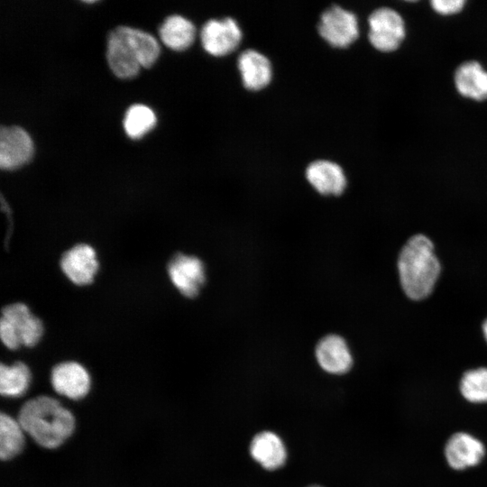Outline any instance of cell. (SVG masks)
<instances>
[{"label":"cell","instance_id":"obj_14","mask_svg":"<svg viewBox=\"0 0 487 487\" xmlns=\"http://www.w3.org/2000/svg\"><path fill=\"white\" fill-rule=\"evenodd\" d=\"M306 177L312 187L322 195H340L346 187L342 168L330 161H316L306 170Z\"/></svg>","mask_w":487,"mask_h":487},{"label":"cell","instance_id":"obj_1","mask_svg":"<svg viewBox=\"0 0 487 487\" xmlns=\"http://www.w3.org/2000/svg\"><path fill=\"white\" fill-rule=\"evenodd\" d=\"M441 271L431 240L421 234L411 236L398 258L400 286L408 298L421 300L433 291Z\"/></svg>","mask_w":487,"mask_h":487},{"label":"cell","instance_id":"obj_8","mask_svg":"<svg viewBox=\"0 0 487 487\" xmlns=\"http://www.w3.org/2000/svg\"><path fill=\"white\" fill-rule=\"evenodd\" d=\"M200 38L204 49L209 54L225 56L237 48L242 39V32L233 18L213 19L202 27Z\"/></svg>","mask_w":487,"mask_h":487},{"label":"cell","instance_id":"obj_26","mask_svg":"<svg viewBox=\"0 0 487 487\" xmlns=\"http://www.w3.org/2000/svg\"><path fill=\"white\" fill-rule=\"evenodd\" d=\"M308 487H322V486H320V485H309Z\"/></svg>","mask_w":487,"mask_h":487},{"label":"cell","instance_id":"obj_21","mask_svg":"<svg viewBox=\"0 0 487 487\" xmlns=\"http://www.w3.org/2000/svg\"><path fill=\"white\" fill-rule=\"evenodd\" d=\"M24 430L18 420L7 414L0 417V456L8 460L17 455L24 446Z\"/></svg>","mask_w":487,"mask_h":487},{"label":"cell","instance_id":"obj_23","mask_svg":"<svg viewBox=\"0 0 487 487\" xmlns=\"http://www.w3.org/2000/svg\"><path fill=\"white\" fill-rule=\"evenodd\" d=\"M459 390L462 396L471 403H487V367L465 372L461 378Z\"/></svg>","mask_w":487,"mask_h":487},{"label":"cell","instance_id":"obj_15","mask_svg":"<svg viewBox=\"0 0 487 487\" xmlns=\"http://www.w3.org/2000/svg\"><path fill=\"white\" fill-rule=\"evenodd\" d=\"M251 456L267 470L280 468L286 462L287 452L282 440L271 431L253 436L250 445Z\"/></svg>","mask_w":487,"mask_h":487},{"label":"cell","instance_id":"obj_9","mask_svg":"<svg viewBox=\"0 0 487 487\" xmlns=\"http://www.w3.org/2000/svg\"><path fill=\"white\" fill-rule=\"evenodd\" d=\"M33 142L28 133L19 126L0 129V167L12 170L29 162L33 154Z\"/></svg>","mask_w":487,"mask_h":487},{"label":"cell","instance_id":"obj_13","mask_svg":"<svg viewBox=\"0 0 487 487\" xmlns=\"http://www.w3.org/2000/svg\"><path fill=\"white\" fill-rule=\"evenodd\" d=\"M316 357L320 367L333 374L345 373L353 365V357L346 342L336 335H326L318 342Z\"/></svg>","mask_w":487,"mask_h":487},{"label":"cell","instance_id":"obj_2","mask_svg":"<svg viewBox=\"0 0 487 487\" xmlns=\"http://www.w3.org/2000/svg\"><path fill=\"white\" fill-rule=\"evenodd\" d=\"M24 432L46 448L60 446L73 432L75 420L57 400L40 396L25 402L18 419Z\"/></svg>","mask_w":487,"mask_h":487},{"label":"cell","instance_id":"obj_12","mask_svg":"<svg viewBox=\"0 0 487 487\" xmlns=\"http://www.w3.org/2000/svg\"><path fill=\"white\" fill-rule=\"evenodd\" d=\"M106 59L111 70L121 78L136 76L140 69L137 57L119 27L108 36Z\"/></svg>","mask_w":487,"mask_h":487},{"label":"cell","instance_id":"obj_5","mask_svg":"<svg viewBox=\"0 0 487 487\" xmlns=\"http://www.w3.org/2000/svg\"><path fill=\"white\" fill-rule=\"evenodd\" d=\"M167 271L172 285L187 298L197 297L206 281L204 263L194 255L176 253L168 262Z\"/></svg>","mask_w":487,"mask_h":487},{"label":"cell","instance_id":"obj_19","mask_svg":"<svg viewBox=\"0 0 487 487\" xmlns=\"http://www.w3.org/2000/svg\"><path fill=\"white\" fill-rule=\"evenodd\" d=\"M141 66L149 68L156 61L160 47L157 40L151 34L128 26H119Z\"/></svg>","mask_w":487,"mask_h":487},{"label":"cell","instance_id":"obj_25","mask_svg":"<svg viewBox=\"0 0 487 487\" xmlns=\"http://www.w3.org/2000/svg\"><path fill=\"white\" fill-rule=\"evenodd\" d=\"M482 334H483V336L487 342V318L484 320L483 324H482Z\"/></svg>","mask_w":487,"mask_h":487},{"label":"cell","instance_id":"obj_20","mask_svg":"<svg viewBox=\"0 0 487 487\" xmlns=\"http://www.w3.org/2000/svg\"><path fill=\"white\" fill-rule=\"evenodd\" d=\"M31 372L28 366L16 362L11 365L1 364L0 391L2 395L17 397L23 394L29 387Z\"/></svg>","mask_w":487,"mask_h":487},{"label":"cell","instance_id":"obj_17","mask_svg":"<svg viewBox=\"0 0 487 487\" xmlns=\"http://www.w3.org/2000/svg\"><path fill=\"white\" fill-rule=\"evenodd\" d=\"M455 84L458 92L468 98H487V70L474 60L461 64L455 74Z\"/></svg>","mask_w":487,"mask_h":487},{"label":"cell","instance_id":"obj_22","mask_svg":"<svg viewBox=\"0 0 487 487\" xmlns=\"http://www.w3.org/2000/svg\"><path fill=\"white\" fill-rule=\"evenodd\" d=\"M156 124L153 111L142 104L131 106L124 118L126 134L133 139H139L151 131Z\"/></svg>","mask_w":487,"mask_h":487},{"label":"cell","instance_id":"obj_11","mask_svg":"<svg viewBox=\"0 0 487 487\" xmlns=\"http://www.w3.org/2000/svg\"><path fill=\"white\" fill-rule=\"evenodd\" d=\"M51 380L56 392L72 400L83 398L90 388L87 371L77 362H64L55 365Z\"/></svg>","mask_w":487,"mask_h":487},{"label":"cell","instance_id":"obj_6","mask_svg":"<svg viewBox=\"0 0 487 487\" xmlns=\"http://www.w3.org/2000/svg\"><path fill=\"white\" fill-rule=\"evenodd\" d=\"M318 32L332 46L345 48L357 39L358 21L354 13L334 5L322 14Z\"/></svg>","mask_w":487,"mask_h":487},{"label":"cell","instance_id":"obj_7","mask_svg":"<svg viewBox=\"0 0 487 487\" xmlns=\"http://www.w3.org/2000/svg\"><path fill=\"white\" fill-rule=\"evenodd\" d=\"M60 265L63 274L77 286L91 284L99 269L96 252L87 244H78L63 253Z\"/></svg>","mask_w":487,"mask_h":487},{"label":"cell","instance_id":"obj_3","mask_svg":"<svg viewBox=\"0 0 487 487\" xmlns=\"http://www.w3.org/2000/svg\"><path fill=\"white\" fill-rule=\"evenodd\" d=\"M43 332L42 321L32 313L26 304L16 302L3 308L0 337L8 349L35 346L41 341Z\"/></svg>","mask_w":487,"mask_h":487},{"label":"cell","instance_id":"obj_16","mask_svg":"<svg viewBox=\"0 0 487 487\" xmlns=\"http://www.w3.org/2000/svg\"><path fill=\"white\" fill-rule=\"evenodd\" d=\"M238 69L244 86L251 90L265 87L271 79V62L254 50H247L239 56Z\"/></svg>","mask_w":487,"mask_h":487},{"label":"cell","instance_id":"obj_10","mask_svg":"<svg viewBox=\"0 0 487 487\" xmlns=\"http://www.w3.org/2000/svg\"><path fill=\"white\" fill-rule=\"evenodd\" d=\"M444 455L451 468L461 471L479 464L484 457L485 447L473 435L457 432L446 441Z\"/></svg>","mask_w":487,"mask_h":487},{"label":"cell","instance_id":"obj_24","mask_svg":"<svg viewBox=\"0 0 487 487\" xmlns=\"http://www.w3.org/2000/svg\"><path fill=\"white\" fill-rule=\"evenodd\" d=\"M464 0H433V9L440 14H454L460 12L464 5Z\"/></svg>","mask_w":487,"mask_h":487},{"label":"cell","instance_id":"obj_18","mask_svg":"<svg viewBox=\"0 0 487 487\" xmlns=\"http://www.w3.org/2000/svg\"><path fill=\"white\" fill-rule=\"evenodd\" d=\"M162 42L175 51H183L188 48L195 38L196 28L185 17L173 14L167 17L159 30Z\"/></svg>","mask_w":487,"mask_h":487},{"label":"cell","instance_id":"obj_4","mask_svg":"<svg viewBox=\"0 0 487 487\" xmlns=\"http://www.w3.org/2000/svg\"><path fill=\"white\" fill-rule=\"evenodd\" d=\"M368 37L378 51H395L405 37V23L401 15L389 7L374 10L369 16Z\"/></svg>","mask_w":487,"mask_h":487}]
</instances>
